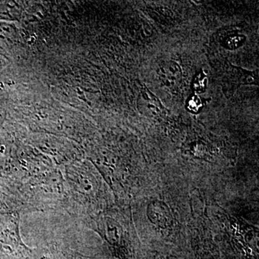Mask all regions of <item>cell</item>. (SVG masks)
Instances as JSON below:
<instances>
[{
    "label": "cell",
    "instance_id": "obj_4",
    "mask_svg": "<svg viewBox=\"0 0 259 259\" xmlns=\"http://www.w3.org/2000/svg\"><path fill=\"white\" fill-rule=\"evenodd\" d=\"M146 215L151 223L162 230L170 229L175 223L169 206L160 199H153L148 203Z\"/></svg>",
    "mask_w": 259,
    "mask_h": 259
},
{
    "label": "cell",
    "instance_id": "obj_1",
    "mask_svg": "<svg viewBox=\"0 0 259 259\" xmlns=\"http://www.w3.org/2000/svg\"><path fill=\"white\" fill-rule=\"evenodd\" d=\"M68 194L66 212L87 221L101 209L102 177L83 164L66 166L64 175Z\"/></svg>",
    "mask_w": 259,
    "mask_h": 259
},
{
    "label": "cell",
    "instance_id": "obj_7",
    "mask_svg": "<svg viewBox=\"0 0 259 259\" xmlns=\"http://www.w3.org/2000/svg\"><path fill=\"white\" fill-rule=\"evenodd\" d=\"M166 259H179V258H177V257L171 256V255H170V256L167 257V258Z\"/></svg>",
    "mask_w": 259,
    "mask_h": 259
},
{
    "label": "cell",
    "instance_id": "obj_5",
    "mask_svg": "<svg viewBox=\"0 0 259 259\" xmlns=\"http://www.w3.org/2000/svg\"><path fill=\"white\" fill-rule=\"evenodd\" d=\"M141 100L144 101L146 113H151L153 116L162 115L166 113V109L161 105L160 100L153 95L148 88L143 89Z\"/></svg>",
    "mask_w": 259,
    "mask_h": 259
},
{
    "label": "cell",
    "instance_id": "obj_2",
    "mask_svg": "<svg viewBox=\"0 0 259 259\" xmlns=\"http://www.w3.org/2000/svg\"><path fill=\"white\" fill-rule=\"evenodd\" d=\"M85 223L106 242L116 258L131 259L127 231L117 218L102 211Z\"/></svg>",
    "mask_w": 259,
    "mask_h": 259
},
{
    "label": "cell",
    "instance_id": "obj_6",
    "mask_svg": "<svg viewBox=\"0 0 259 259\" xmlns=\"http://www.w3.org/2000/svg\"><path fill=\"white\" fill-rule=\"evenodd\" d=\"M202 259H214V258L209 253H204L203 256L202 257Z\"/></svg>",
    "mask_w": 259,
    "mask_h": 259
},
{
    "label": "cell",
    "instance_id": "obj_3",
    "mask_svg": "<svg viewBox=\"0 0 259 259\" xmlns=\"http://www.w3.org/2000/svg\"><path fill=\"white\" fill-rule=\"evenodd\" d=\"M258 71H249L230 64L223 79V90L228 98L233 96L242 85L258 84Z\"/></svg>",
    "mask_w": 259,
    "mask_h": 259
}]
</instances>
